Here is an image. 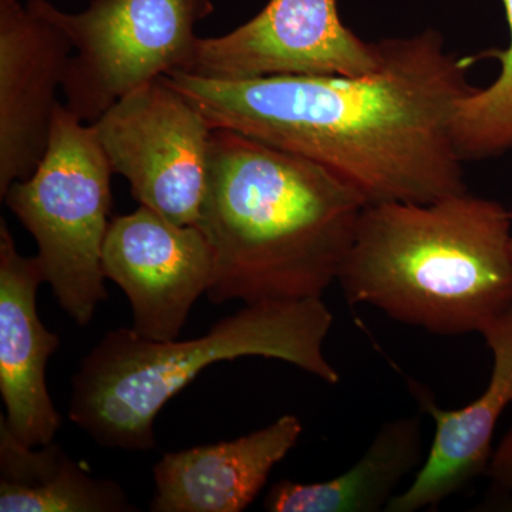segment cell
I'll return each mask as SVG.
<instances>
[{
  "label": "cell",
  "instance_id": "6da1fadb",
  "mask_svg": "<svg viewBox=\"0 0 512 512\" xmlns=\"http://www.w3.org/2000/svg\"><path fill=\"white\" fill-rule=\"evenodd\" d=\"M380 64L362 76L275 74L212 79L165 74L207 117L322 165L366 205L429 204L467 191L451 138L458 100L473 92V56L447 50L439 30L379 40Z\"/></svg>",
  "mask_w": 512,
  "mask_h": 512
},
{
  "label": "cell",
  "instance_id": "7a4b0ae2",
  "mask_svg": "<svg viewBox=\"0 0 512 512\" xmlns=\"http://www.w3.org/2000/svg\"><path fill=\"white\" fill-rule=\"evenodd\" d=\"M365 205L322 165L214 128L197 224L214 252L208 299L322 298L338 281Z\"/></svg>",
  "mask_w": 512,
  "mask_h": 512
},
{
  "label": "cell",
  "instance_id": "3957f363",
  "mask_svg": "<svg viewBox=\"0 0 512 512\" xmlns=\"http://www.w3.org/2000/svg\"><path fill=\"white\" fill-rule=\"evenodd\" d=\"M511 228V211L468 191L365 205L338 281L350 305L404 325L481 333L512 308Z\"/></svg>",
  "mask_w": 512,
  "mask_h": 512
},
{
  "label": "cell",
  "instance_id": "277c9868",
  "mask_svg": "<svg viewBox=\"0 0 512 512\" xmlns=\"http://www.w3.org/2000/svg\"><path fill=\"white\" fill-rule=\"evenodd\" d=\"M333 315L322 298L245 305L190 340H150L131 329L107 333L73 379L69 417L100 446L156 447L154 421L165 404L214 363L261 356L338 384L323 353Z\"/></svg>",
  "mask_w": 512,
  "mask_h": 512
},
{
  "label": "cell",
  "instance_id": "5b68a950",
  "mask_svg": "<svg viewBox=\"0 0 512 512\" xmlns=\"http://www.w3.org/2000/svg\"><path fill=\"white\" fill-rule=\"evenodd\" d=\"M113 174L92 126L59 103L45 157L2 198L35 238L46 284L79 326L89 325L109 298L101 256Z\"/></svg>",
  "mask_w": 512,
  "mask_h": 512
},
{
  "label": "cell",
  "instance_id": "8992f818",
  "mask_svg": "<svg viewBox=\"0 0 512 512\" xmlns=\"http://www.w3.org/2000/svg\"><path fill=\"white\" fill-rule=\"evenodd\" d=\"M26 8L72 42L64 106L90 124L138 87L190 72L200 40L195 25L214 12L211 0H92L80 13L29 0Z\"/></svg>",
  "mask_w": 512,
  "mask_h": 512
},
{
  "label": "cell",
  "instance_id": "52a82bcc",
  "mask_svg": "<svg viewBox=\"0 0 512 512\" xmlns=\"http://www.w3.org/2000/svg\"><path fill=\"white\" fill-rule=\"evenodd\" d=\"M94 136L134 200L165 220L197 225L207 190L210 121L163 77L93 121Z\"/></svg>",
  "mask_w": 512,
  "mask_h": 512
},
{
  "label": "cell",
  "instance_id": "ba28073f",
  "mask_svg": "<svg viewBox=\"0 0 512 512\" xmlns=\"http://www.w3.org/2000/svg\"><path fill=\"white\" fill-rule=\"evenodd\" d=\"M379 42L342 22L338 0H269L227 35L200 37L190 72L212 79L275 74L362 76L380 64Z\"/></svg>",
  "mask_w": 512,
  "mask_h": 512
},
{
  "label": "cell",
  "instance_id": "9c48e42d",
  "mask_svg": "<svg viewBox=\"0 0 512 512\" xmlns=\"http://www.w3.org/2000/svg\"><path fill=\"white\" fill-rule=\"evenodd\" d=\"M101 266L126 293L133 332L150 340L180 338L192 306L211 288L214 252L198 225H178L146 207L113 218Z\"/></svg>",
  "mask_w": 512,
  "mask_h": 512
},
{
  "label": "cell",
  "instance_id": "30bf717a",
  "mask_svg": "<svg viewBox=\"0 0 512 512\" xmlns=\"http://www.w3.org/2000/svg\"><path fill=\"white\" fill-rule=\"evenodd\" d=\"M72 53L63 30L19 0H0V198L45 157Z\"/></svg>",
  "mask_w": 512,
  "mask_h": 512
},
{
  "label": "cell",
  "instance_id": "8fae6325",
  "mask_svg": "<svg viewBox=\"0 0 512 512\" xmlns=\"http://www.w3.org/2000/svg\"><path fill=\"white\" fill-rule=\"evenodd\" d=\"M46 282L37 256H23L6 221H0V420L28 447L53 443L60 429L46 384V365L60 345L37 315L36 296Z\"/></svg>",
  "mask_w": 512,
  "mask_h": 512
},
{
  "label": "cell",
  "instance_id": "7c38bea8",
  "mask_svg": "<svg viewBox=\"0 0 512 512\" xmlns=\"http://www.w3.org/2000/svg\"><path fill=\"white\" fill-rule=\"evenodd\" d=\"M481 335L493 352L494 366L487 389L473 403L444 410L426 387L409 383L421 410L434 420L436 431L412 484L390 501L386 512L437 507L487 473L495 427L512 403V308L485 326Z\"/></svg>",
  "mask_w": 512,
  "mask_h": 512
},
{
  "label": "cell",
  "instance_id": "4fadbf2b",
  "mask_svg": "<svg viewBox=\"0 0 512 512\" xmlns=\"http://www.w3.org/2000/svg\"><path fill=\"white\" fill-rule=\"evenodd\" d=\"M298 417L231 441L165 453L154 466V512H241L268 483L302 436Z\"/></svg>",
  "mask_w": 512,
  "mask_h": 512
},
{
  "label": "cell",
  "instance_id": "5bb4252c",
  "mask_svg": "<svg viewBox=\"0 0 512 512\" xmlns=\"http://www.w3.org/2000/svg\"><path fill=\"white\" fill-rule=\"evenodd\" d=\"M421 417L387 421L365 456L339 477L323 483L284 480L272 485L264 508L269 512L386 511L404 478L424 463Z\"/></svg>",
  "mask_w": 512,
  "mask_h": 512
},
{
  "label": "cell",
  "instance_id": "9a60e30c",
  "mask_svg": "<svg viewBox=\"0 0 512 512\" xmlns=\"http://www.w3.org/2000/svg\"><path fill=\"white\" fill-rule=\"evenodd\" d=\"M116 481L94 478L55 443L28 447L0 420V512H130Z\"/></svg>",
  "mask_w": 512,
  "mask_h": 512
},
{
  "label": "cell",
  "instance_id": "2e32d148",
  "mask_svg": "<svg viewBox=\"0 0 512 512\" xmlns=\"http://www.w3.org/2000/svg\"><path fill=\"white\" fill-rule=\"evenodd\" d=\"M510 29L505 49H490L473 56L497 59L501 70L490 86L476 87L458 100L451 120V138L464 163L490 160L512 151V0H503Z\"/></svg>",
  "mask_w": 512,
  "mask_h": 512
},
{
  "label": "cell",
  "instance_id": "e0dca14e",
  "mask_svg": "<svg viewBox=\"0 0 512 512\" xmlns=\"http://www.w3.org/2000/svg\"><path fill=\"white\" fill-rule=\"evenodd\" d=\"M487 473L498 488L512 497V429L505 434L500 446L491 457Z\"/></svg>",
  "mask_w": 512,
  "mask_h": 512
},
{
  "label": "cell",
  "instance_id": "ac0fdd59",
  "mask_svg": "<svg viewBox=\"0 0 512 512\" xmlns=\"http://www.w3.org/2000/svg\"><path fill=\"white\" fill-rule=\"evenodd\" d=\"M511 214H512V211H511Z\"/></svg>",
  "mask_w": 512,
  "mask_h": 512
}]
</instances>
